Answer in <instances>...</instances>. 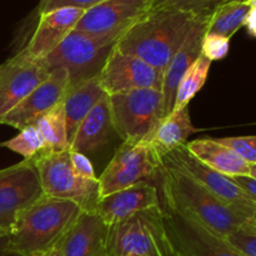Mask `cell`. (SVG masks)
Wrapping results in <instances>:
<instances>
[{
    "label": "cell",
    "mask_w": 256,
    "mask_h": 256,
    "mask_svg": "<svg viewBox=\"0 0 256 256\" xmlns=\"http://www.w3.org/2000/svg\"><path fill=\"white\" fill-rule=\"evenodd\" d=\"M82 212L70 200L42 195L18 214L8 232L10 256H38L59 244Z\"/></svg>",
    "instance_id": "obj_1"
},
{
    "label": "cell",
    "mask_w": 256,
    "mask_h": 256,
    "mask_svg": "<svg viewBox=\"0 0 256 256\" xmlns=\"http://www.w3.org/2000/svg\"><path fill=\"white\" fill-rule=\"evenodd\" d=\"M199 19L180 10L150 9L120 36L116 48L162 72Z\"/></svg>",
    "instance_id": "obj_2"
},
{
    "label": "cell",
    "mask_w": 256,
    "mask_h": 256,
    "mask_svg": "<svg viewBox=\"0 0 256 256\" xmlns=\"http://www.w3.org/2000/svg\"><path fill=\"white\" fill-rule=\"evenodd\" d=\"M158 176L162 179L164 199L184 209L222 239L249 222V216L220 200L179 170L162 165Z\"/></svg>",
    "instance_id": "obj_3"
},
{
    "label": "cell",
    "mask_w": 256,
    "mask_h": 256,
    "mask_svg": "<svg viewBox=\"0 0 256 256\" xmlns=\"http://www.w3.org/2000/svg\"><path fill=\"white\" fill-rule=\"evenodd\" d=\"M106 256H172L162 206L138 212L108 228Z\"/></svg>",
    "instance_id": "obj_4"
},
{
    "label": "cell",
    "mask_w": 256,
    "mask_h": 256,
    "mask_svg": "<svg viewBox=\"0 0 256 256\" xmlns=\"http://www.w3.org/2000/svg\"><path fill=\"white\" fill-rule=\"evenodd\" d=\"M108 96L112 129L122 142H149L165 119L162 90L136 89Z\"/></svg>",
    "instance_id": "obj_5"
},
{
    "label": "cell",
    "mask_w": 256,
    "mask_h": 256,
    "mask_svg": "<svg viewBox=\"0 0 256 256\" xmlns=\"http://www.w3.org/2000/svg\"><path fill=\"white\" fill-rule=\"evenodd\" d=\"M116 42L118 39L114 38L92 36L72 30L50 54L39 62L49 72L64 69L69 78V86H74L99 76Z\"/></svg>",
    "instance_id": "obj_6"
},
{
    "label": "cell",
    "mask_w": 256,
    "mask_h": 256,
    "mask_svg": "<svg viewBox=\"0 0 256 256\" xmlns=\"http://www.w3.org/2000/svg\"><path fill=\"white\" fill-rule=\"evenodd\" d=\"M44 195L74 202L86 212H95L100 199L99 180H85L74 172L70 150L44 152L34 158Z\"/></svg>",
    "instance_id": "obj_7"
},
{
    "label": "cell",
    "mask_w": 256,
    "mask_h": 256,
    "mask_svg": "<svg viewBox=\"0 0 256 256\" xmlns=\"http://www.w3.org/2000/svg\"><path fill=\"white\" fill-rule=\"evenodd\" d=\"M172 252L179 256H242L232 245L170 200L162 199Z\"/></svg>",
    "instance_id": "obj_8"
},
{
    "label": "cell",
    "mask_w": 256,
    "mask_h": 256,
    "mask_svg": "<svg viewBox=\"0 0 256 256\" xmlns=\"http://www.w3.org/2000/svg\"><path fill=\"white\" fill-rule=\"evenodd\" d=\"M162 162L149 142H122L115 152L99 180L100 198L126 189L159 175Z\"/></svg>",
    "instance_id": "obj_9"
},
{
    "label": "cell",
    "mask_w": 256,
    "mask_h": 256,
    "mask_svg": "<svg viewBox=\"0 0 256 256\" xmlns=\"http://www.w3.org/2000/svg\"><path fill=\"white\" fill-rule=\"evenodd\" d=\"M160 162L164 166L179 170L182 174L192 178L194 182L209 190L215 196L242 212L246 216L252 218L254 214L256 204L235 184L232 176L222 174L205 165L196 156H194L185 145L165 154L160 158Z\"/></svg>",
    "instance_id": "obj_10"
},
{
    "label": "cell",
    "mask_w": 256,
    "mask_h": 256,
    "mask_svg": "<svg viewBox=\"0 0 256 256\" xmlns=\"http://www.w3.org/2000/svg\"><path fill=\"white\" fill-rule=\"evenodd\" d=\"M42 195L34 159L0 169V228L9 232L18 214Z\"/></svg>",
    "instance_id": "obj_11"
},
{
    "label": "cell",
    "mask_w": 256,
    "mask_h": 256,
    "mask_svg": "<svg viewBox=\"0 0 256 256\" xmlns=\"http://www.w3.org/2000/svg\"><path fill=\"white\" fill-rule=\"evenodd\" d=\"M100 86L108 95L136 89L162 90V72L115 45L100 72Z\"/></svg>",
    "instance_id": "obj_12"
},
{
    "label": "cell",
    "mask_w": 256,
    "mask_h": 256,
    "mask_svg": "<svg viewBox=\"0 0 256 256\" xmlns=\"http://www.w3.org/2000/svg\"><path fill=\"white\" fill-rule=\"evenodd\" d=\"M149 10V0H104L85 10L74 30L119 40Z\"/></svg>",
    "instance_id": "obj_13"
},
{
    "label": "cell",
    "mask_w": 256,
    "mask_h": 256,
    "mask_svg": "<svg viewBox=\"0 0 256 256\" xmlns=\"http://www.w3.org/2000/svg\"><path fill=\"white\" fill-rule=\"evenodd\" d=\"M52 72L20 50L0 65V120L22 102Z\"/></svg>",
    "instance_id": "obj_14"
},
{
    "label": "cell",
    "mask_w": 256,
    "mask_h": 256,
    "mask_svg": "<svg viewBox=\"0 0 256 256\" xmlns=\"http://www.w3.org/2000/svg\"><path fill=\"white\" fill-rule=\"evenodd\" d=\"M69 86V78L64 69L52 72L48 80L32 90L22 102L10 110L2 120L0 124L19 129V132L34 122L62 102Z\"/></svg>",
    "instance_id": "obj_15"
},
{
    "label": "cell",
    "mask_w": 256,
    "mask_h": 256,
    "mask_svg": "<svg viewBox=\"0 0 256 256\" xmlns=\"http://www.w3.org/2000/svg\"><path fill=\"white\" fill-rule=\"evenodd\" d=\"M162 206L156 186L150 182H140L126 189L100 198L95 212L108 226L118 224L138 212Z\"/></svg>",
    "instance_id": "obj_16"
},
{
    "label": "cell",
    "mask_w": 256,
    "mask_h": 256,
    "mask_svg": "<svg viewBox=\"0 0 256 256\" xmlns=\"http://www.w3.org/2000/svg\"><path fill=\"white\" fill-rule=\"evenodd\" d=\"M84 12L76 8H60L39 14L36 28L22 52L35 60L45 58L75 29Z\"/></svg>",
    "instance_id": "obj_17"
},
{
    "label": "cell",
    "mask_w": 256,
    "mask_h": 256,
    "mask_svg": "<svg viewBox=\"0 0 256 256\" xmlns=\"http://www.w3.org/2000/svg\"><path fill=\"white\" fill-rule=\"evenodd\" d=\"M209 19H199L192 28L186 39L162 70V92L164 96L165 118L172 112L178 86L185 72L202 55V44Z\"/></svg>",
    "instance_id": "obj_18"
},
{
    "label": "cell",
    "mask_w": 256,
    "mask_h": 256,
    "mask_svg": "<svg viewBox=\"0 0 256 256\" xmlns=\"http://www.w3.org/2000/svg\"><path fill=\"white\" fill-rule=\"evenodd\" d=\"M108 228L96 212L82 210L62 238V256L104 255Z\"/></svg>",
    "instance_id": "obj_19"
},
{
    "label": "cell",
    "mask_w": 256,
    "mask_h": 256,
    "mask_svg": "<svg viewBox=\"0 0 256 256\" xmlns=\"http://www.w3.org/2000/svg\"><path fill=\"white\" fill-rule=\"evenodd\" d=\"M112 132H114V129L110 114L109 96L105 95L78 128L70 150L85 155L96 152L108 144Z\"/></svg>",
    "instance_id": "obj_20"
},
{
    "label": "cell",
    "mask_w": 256,
    "mask_h": 256,
    "mask_svg": "<svg viewBox=\"0 0 256 256\" xmlns=\"http://www.w3.org/2000/svg\"><path fill=\"white\" fill-rule=\"evenodd\" d=\"M105 95L108 94L100 86L98 78L68 88L66 94L62 100V108L65 112V122H66V136L69 146H72L78 128L80 126L82 120Z\"/></svg>",
    "instance_id": "obj_21"
},
{
    "label": "cell",
    "mask_w": 256,
    "mask_h": 256,
    "mask_svg": "<svg viewBox=\"0 0 256 256\" xmlns=\"http://www.w3.org/2000/svg\"><path fill=\"white\" fill-rule=\"evenodd\" d=\"M185 146L200 162L222 174L228 176L249 175L250 164L215 139L192 140L188 142Z\"/></svg>",
    "instance_id": "obj_22"
},
{
    "label": "cell",
    "mask_w": 256,
    "mask_h": 256,
    "mask_svg": "<svg viewBox=\"0 0 256 256\" xmlns=\"http://www.w3.org/2000/svg\"><path fill=\"white\" fill-rule=\"evenodd\" d=\"M196 132L198 129L190 120L188 106H185L180 110H174L162 119L150 138L149 144L160 159L168 152L186 144L188 138Z\"/></svg>",
    "instance_id": "obj_23"
},
{
    "label": "cell",
    "mask_w": 256,
    "mask_h": 256,
    "mask_svg": "<svg viewBox=\"0 0 256 256\" xmlns=\"http://www.w3.org/2000/svg\"><path fill=\"white\" fill-rule=\"evenodd\" d=\"M252 6L248 2H224L209 19L206 34L232 39V35L245 25Z\"/></svg>",
    "instance_id": "obj_24"
},
{
    "label": "cell",
    "mask_w": 256,
    "mask_h": 256,
    "mask_svg": "<svg viewBox=\"0 0 256 256\" xmlns=\"http://www.w3.org/2000/svg\"><path fill=\"white\" fill-rule=\"evenodd\" d=\"M34 126L39 130L44 139L45 152H60L70 150L66 136V122L62 102L40 116L34 122Z\"/></svg>",
    "instance_id": "obj_25"
},
{
    "label": "cell",
    "mask_w": 256,
    "mask_h": 256,
    "mask_svg": "<svg viewBox=\"0 0 256 256\" xmlns=\"http://www.w3.org/2000/svg\"><path fill=\"white\" fill-rule=\"evenodd\" d=\"M210 66H212V62L202 54L198 58L196 62L189 68L178 86L172 112L180 110L189 105L192 98L202 90V88L206 82Z\"/></svg>",
    "instance_id": "obj_26"
},
{
    "label": "cell",
    "mask_w": 256,
    "mask_h": 256,
    "mask_svg": "<svg viewBox=\"0 0 256 256\" xmlns=\"http://www.w3.org/2000/svg\"><path fill=\"white\" fill-rule=\"evenodd\" d=\"M0 146L18 152L25 160L34 159L38 155L45 152L44 139L34 125H29V126L22 129L16 136L2 142Z\"/></svg>",
    "instance_id": "obj_27"
},
{
    "label": "cell",
    "mask_w": 256,
    "mask_h": 256,
    "mask_svg": "<svg viewBox=\"0 0 256 256\" xmlns=\"http://www.w3.org/2000/svg\"><path fill=\"white\" fill-rule=\"evenodd\" d=\"M225 0H149L150 9H172L210 19Z\"/></svg>",
    "instance_id": "obj_28"
},
{
    "label": "cell",
    "mask_w": 256,
    "mask_h": 256,
    "mask_svg": "<svg viewBox=\"0 0 256 256\" xmlns=\"http://www.w3.org/2000/svg\"><path fill=\"white\" fill-rule=\"evenodd\" d=\"M215 140L220 144L230 148L248 164H256V135L218 138Z\"/></svg>",
    "instance_id": "obj_29"
},
{
    "label": "cell",
    "mask_w": 256,
    "mask_h": 256,
    "mask_svg": "<svg viewBox=\"0 0 256 256\" xmlns=\"http://www.w3.org/2000/svg\"><path fill=\"white\" fill-rule=\"evenodd\" d=\"M225 240L242 256H256V230L246 225L228 235Z\"/></svg>",
    "instance_id": "obj_30"
},
{
    "label": "cell",
    "mask_w": 256,
    "mask_h": 256,
    "mask_svg": "<svg viewBox=\"0 0 256 256\" xmlns=\"http://www.w3.org/2000/svg\"><path fill=\"white\" fill-rule=\"evenodd\" d=\"M230 49V39L205 32L202 44V54L210 62L222 60L228 55Z\"/></svg>",
    "instance_id": "obj_31"
},
{
    "label": "cell",
    "mask_w": 256,
    "mask_h": 256,
    "mask_svg": "<svg viewBox=\"0 0 256 256\" xmlns=\"http://www.w3.org/2000/svg\"><path fill=\"white\" fill-rule=\"evenodd\" d=\"M102 2L104 0H40L38 10L39 14L52 12L60 8H76V9L88 10Z\"/></svg>",
    "instance_id": "obj_32"
},
{
    "label": "cell",
    "mask_w": 256,
    "mask_h": 256,
    "mask_svg": "<svg viewBox=\"0 0 256 256\" xmlns=\"http://www.w3.org/2000/svg\"><path fill=\"white\" fill-rule=\"evenodd\" d=\"M70 162H72V170L78 176L85 180H98L94 166L86 155L70 150Z\"/></svg>",
    "instance_id": "obj_33"
},
{
    "label": "cell",
    "mask_w": 256,
    "mask_h": 256,
    "mask_svg": "<svg viewBox=\"0 0 256 256\" xmlns=\"http://www.w3.org/2000/svg\"><path fill=\"white\" fill-rule=\"evenodd\" d=\"M235 184L252 200L256 204V179L249 175H239V176H232Z\"/></svg>",
    "instance_id": "obj_34"
},
{
    "label": "cell",
    "mask_w": 256,
    "mask_h": 256,
    "mask_svg": "<svg viewBox=\"0 0 256 256\" xmlns=\"http://www.w3.org/2000/svg\"><path fill=\"white\" fill-rule=\"evenodd\" d=\"M244 26H246L248 32H249L252 36L256 38V9L250 10L249 15L246 18V22H245Z\"/></svg>",
    "instance_id": "obj_35"
},
{
    "label": "cell",
    "mask_w": 256,
    "mask_h": 256,
    "mask_svg": "<svg viewBox=\"0 0 256 256\" xmlns=\"http://www.w3.org/2000/svg\"><path fill=\"white\" fill-rule=\"evenodd\" d=\"M38 256H62V242H59V244H56L55 246L50 248L49 250H46V252H42L40 255Z\"/></svg>",
    "instance_id": "obj_36"
},
{
    "label": "cell",
    "mask_w": 256,
    "mask_h": 256,
    "mask_svg": "<svg viewBox=\"0 0 256 256\" xmlns=\"http://www.w3.org/2000/svg\"><path fill=\"white\" fill-rule=\"evenodd\" d=\"M0 256H10L8 250V234L0 236Z\"/></svg>",
    "instance_id": "obj_37"
},
{
    "label": "cell",
    "mask_w": 256,
    "mask_h": 256,
    "mask_svg": "<svg viewBox=\"0 0 256 256\" xmlns=\"http://www.w3.org/2000/svg\"><path fill=\"white\" fill-rule=\"evenodd\" d=\"M246 226H249L250 229L252 230H256V210L254 212V214L252 215V218L249 219V222H248Z\"/></svg>",
    "instance_id": "obj_38"
},
{
    "label": "cell",
    "mask_w": 256,
    "mask_h": 256,
    "mask_svg": "<svg viewBox=\"0 0 256 256\" xmlns=\"http://www.w3.org/2000/svg\"><path fill=\"white\" fill-rule=\"evenodd\" d=\"M249 176L256 179V164H250L249 168Z\"/></svg>",
    "instance_id": "obj_39"
},
{
    "label": "cell",
    "mask_w": 256,
    "mask_h": 256,
    "mask_svg": "<svg viewBox=\"0 0 256 256\" xmlns=\"http://www.w3.org/2000/svg\"><path fill=\"white\" fill-rule=\"evenodd\" d=\"M248 2H249V5L252 9H256V0H248Z\"/></svg>",
    "instance_id": "obj_40"
},
{
    "label": "cell",
    "mask_w": 256,
    "mask_h": 256,
    "mask_svg": "<svg viewBox=\"0 0 256 256\" xmlns=\"http://www.w3.org/2000/svg\"><path fill=\"white\" fill-rule=\"evenodd\" d=\"M6 234H8V232H5L4 229H2V228H0V236H4V235H6Z\"/></svg>",
    "instance_id": "obj_41"
},
{
    "label": "cell",
    "mask_w": 256,
    "mask_h": 256,
    "mask_svg": "<svg viewBox=\"0 0 256 256\" xmlns=\"http://www.w3.org/2000/svg\"><path fill=\"white\" fill-rule=\"evenodd\" d=\"M225 2H248V0H225Z\"/></svg>",
    "instance_id": "obj_42"
},
{
    "label": "cell",
    "mask_w": 256,
    "mask_h": 256,
    "mask_svg": "<svg viewBox=\"0 0 256 256\" xmlns=\"http://www.w3.org/2000/svg\"><path fill=\"white\" fill-rule=\"evenodd\" d=\"M172 256H179V255H176V254H174V252H172Z\"/></svg>",
    "instance_id": "obj_43"
},
{
    "label": "cell",
    "mask_w": 256,
    "mask_h": 256,
    "mask_svg": "<svg viewBox=\"0 0 256 256\" xmlns=\"http://www.w3.org/2000/svg\"><path fill=\"white\" fill-rule=\"evenodd\" d=\"M102 256H106V254H104V255H102Z\"/></svg>",
    "instance_id": "obj_44"
},
{
    "label": "cell",
    "mask_w": 256,
    "mask_h": 256,
    "mask_svg": "<svg viewBox=\"0 0 256 256\" xmlns=\"http://www.w3.org/2000/svg\"><path fill=\"white\" fill-rule=\"evenodd\" d=\"M130 256H136V255H130Z\"/></svg>",
    "instance_id": "obj_45"
}]
</instances>
